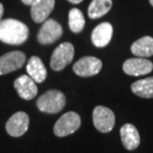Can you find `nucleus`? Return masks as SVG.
<instances>
[{
	"instance_id": "f257e3e1",
	"label": "nucleus",
	"mask_w": 153,
	"mask_h": 153,
	"mask_svg": "<svg viewBox=\"0 0 153 153\" xmlns=\"http://www.w3.org/2000/svg\"><path fill=\"white\" fill-rule=\"evenodd\" d=\"M29 37L26 24L16 19H5L0 22V41L9 45H21Z\"/></svg>"
},
{
	"instance_id": "f03ea898",
	"label": "nucleus",
	"mask_w": 153,
	"mask_h": 153,
	"mask_svg": "<svg viewBox=\"0 0 153 153\" xmlns=\"http://www.w3.org/2000/svg\"><path fill=\"white\" fill-rule=\"evenodd\" d=\"M66 105V97L62 91L50 90L43 94L37 100L38 108L47 114H58Z\"/></svg>"
},
{
	"instance_id": "7ed1b4c3",
	"label": "nucleus",
	"mask_w": 153,
	"mask_h": 153,
	"mask_svg": "<svg viewBox=\"0 0 153 153\" xmlns=\"http://www.w3.org/2000/svg\"><path fill=\"white\" fill-rule=\"evenodd\" d=\"M75 49L73 44L65 42L60 44L55 49L51 57V68L56 72L62 71L65 69L74 59Z\"/></svg>"
},
{
	"instance_id": "20e7f679",
	"label": "nucleus",
	"mask_w": 153,
	"mask_h": 153,
	"mask_svg": "<svg viewBox=\"0 0 153 153\" xmlns=\"http://www.w3.org/2000/svg\"><path fill=\"white\" fill-rule=\"evenodd\" d=\"M81 116L75 111L63 114L54 125V133L58 137H64L76 132L81 126Z\"/></svg>"
},
{
	"instance_id": "39448f33",
	"label": "nucleus",
	"mask_w": 153,
	"mask_h": 153,
	"mask_svg": "<svg viewBox=\"0 0 153 153\" xmlns=\"http://www.w3.org/2000/svg\"><path fill=\"white\" fill-rule=\"evenodd\" d=\"M93 121L94 127L102 133L112 130L115 123V116L111 109L106 106L99 105L93 111Z\"/></svg>"
},
{
	"instance_id": "423d86ee",
	"label": "nucleus",
	"mask_w": 153,
	"mask_h": 153,
	"mask_svg": "<svg viewBox=\"0 0 153 153\" xmlns=\"http://www.w3.org/2000/svg\"><path fill=\"white\" fill-rule=\"evenodd\" d=\"M63 35V28L54 19H47L39 30L37 39L40 44L50 45L59 40Z\"/></svg>"
},
{
	"instance_id": "0eeeda50",
	"label": "nucleus",
	"mask_w": 153,
	"mask_h": 153,
	"mask_svg": "<svg viewBox=\"0 0 153 153\" xmlns=\"http://www.w3.org/2000/svg\"><path fill=\"white\" fill-rule=\"evenodd\" d=\"M26 56L20 51H13L0 57V76L12 73L22 68L25 64Z\"/></svg>"
},
{
	"instance_id": "6e6552de",
	"label": "nucleus",
	"mask_w": 153,
	"mask_h": 153,
	"mask_svg": "<svg viewBox=\"0 0 153 153\" xmlns=\"http://www.w3.org/2000/svg\"><path fill=\"white\" fill-rule=\"evenodd\" d=\"M5 127L6 131L10 136H22L28 130L29 115L24 111H18L8 119Z\"/></svg>"
},
{
	"instance_id": "1a4fd4ad",
	"label": "nucleus",
	"mask_w": 153,
	"mask_h": 153,
	"mask_svg": "<svg viewBox=\"0 0 153 153\" xmlns=\"http://www.w3.org/2000/svg\"><path fill=\"white\" fill-rule=\"evenodd\" d=\"M102 63L96 57H84L76 62L73 70L79 76H91L97 75L102 70Z\"/></svg>"
},
{
	"instance_id": "9d476101",
	"label": "nucleus",
	"mask_w": 153,
	"mask_h": 153,
	"mask_svg": "<svg viewBox=\"0 0 153 153\" xmlns=\"http://www.w3.org/2000/svg\"><path fill=\"white\" fill-rule=\"evenodd\" d=\"M122 69L125 74L138 76L149 74L153 70V64L144 58H132L125 61Z\"/></svg>"
},
{
	"instance_id": "9b49d317",
	"label": "nucleus",
	"mask_w": 153,
	"mask_h": 153,
	"mask_svg": "<svg viewBox=\"0 0 153 153\" xmlns=\"http://www.w3.org/2000/svg\"><path fill=\"white\" fill-rule=\"evenodd\" d=\"M14 88L17 91L18 94L23 100H33L38 94V88L36 82L29 76L23 75L15 79Z\"/></svg>"
},
{
	"instance_id": "f8f14e48",
	"label": "nucleus",
	"mask_w": 153,
	"mask_h": 153,
	"mask_svg": "<svg viewBox=\"0 0 153 153\" xmlns=\"http://www.w3.org/2000/svg\"><path fill=\"white\" fill-rule=\"evenodd\" d=\"M55 8V0H37L31 5V17L34 22L43 23Z\"/></svg>"
},
{
	"instance_id": "ddd939ff",
	"label": "nucleus",
	"mask_w": 153,
	"mask_h": 153,
	"mask_svg": "<svg viewBox=\"0 0 153 153\" xmlns=\"http://www.w3.org/2000/svg\"><path fill=\"white\" fill-rule=\"evenodd\" d=\"M112 32H114V29H112L111 24L108 22L100 23L91 33V42L97 48L105 47L111 42Z\"/></svg>"
},
{
	"instance_id": "4468645a",
	"label": "nucleus",
	"mask_w": 153,
	"mask_h": 153,
	"mask_svg": "<svg viewBox=\"0 0 153 153\" xmlns=\"http://www.w3.org/2000/svg\"><path fill=\"white\" fill-rule=\"evenodd\" d=\"M120 138L122 144L127 150H134L140 144V136L138 130L131 123H126L121 126Z\"/></svg>"
},
{
	"instance_id": "2eb2a0df",
	"label": "nucleus",
	"mask_w": 153,
	"mask_h": 153,
	"mask_svg": "<svg viewBox=\"0 0 153 153\" xmlns=\"http://www.w3.org/2000/svg\"><path fill=\"white\" fill-rule=\"evenodd\" d=\"M27 73L35 82H43L47 78V70L42 60L37 56H33L27 63Z\"/></svg>"
},
{
	"instance_id": "dca6fc26",
	"label": "nucleus",
	"mask_w": 153,
	"mask_h": 153,
	"mask_svg": "<svg viewBox=\"0 0 153 153\" xmlns=\"http://www.w3.org/2000/svg\"><path fill=\"white\" fill-rule=\"evenodd\" d=\"M131 52L140 58L151 57L153 55V38L144 36L138 39L131 45Z\"/></svg>"
},
{
	"instance_id": "f3484780",
	"label": "nucleus",
	"mask_w": 153,
	"mask_h": 153,
	"mask_svg": "<svg viewBox=\"0 0 153 153\" xmlns=\"http://www.w3.org/2000/svg\"><path fill=\"white\" fill-rule=\"evenodd\" d=\"M131 91L137 97L151 99L153 97V76L134 82L131 85Z\"/></svg>"
},
{
	"instance_id": "a211bd4d",
	"label": "nucleus",
	"mask_w": 153,
	"mask_h": 153,
	"mask_svg": "<svg viewBox=\"0 0 153 153\" xmlns=\"http://www.w3.org/2000/svg\"><path fill=\"white\" fill-rule=\"evenodd\" d=\"M112 6L111 0H93L88 9V14L91 19H97L105 15Z\"/></svg>"
},
{
	"instance_id": "6ab92c4d",
	"label": "nucleus",
	"mask_w": 153,
	"mask_h": 153,
	"mask_svg": "<svg viewBox=\"0 0 153 153\" xmlns=\"http://www.w3.org/2000/svg\"><path fill=\"white\" fill-rule=\"evenodd\" d=\"M85 21L82 12L78 8H73L69 12V27L74 33H79L84 30Z\"/></svg>"
},
{
	"instance_id": "aec40b11",
	"label": "nucleus",
	"mask_w": 153,
	"mask_h": 153,
	"mask_svg": "<svg viewBox=\"0 0 153 153\" xmlns=\"http://www.w3.org/2000/svg\"><path fill=\"white\" fill-rule=\"evenodd\" d=\"M24 4L25 5H28V6H31V5H33L34 3L37 1V0H21Z\"/></svg>"
},
{
	"instance_id": "412c9836",
	"label": "nucleus",
	"mask_w": 153,
	"mask_h": 153,
	"mask_svg": "<svg viewBox=\"0 0 153 153\" xmlns=\"http://www.w3.org/2000/svg\"><path fill=\"white\" fill-rule=\"evenodd\" d=\"M3 13H4V8H3V5L2 3H0V22H1V19H2V16H3Z\"/></svg>"
},
{
	"instance_id": "4be33fe9",
	"label": "nucleus",
	"mask_w": 153,
	"mask_h": 153,
	"mask_svg": "<svg viewBox=\"0 0 153 153\" xmlns=\"http://www.w3.org/2000/svg\"><path fill=\"white\" fill-rule=\"evenodd\" d=\"M68 1L73 3V4H79V3H81L82 0H68Z\"/></svg>"
},
{
	"instance_id": "5701e85b",
	"label": "nucleus",
	"mask_w": 153,
	"mask_h": 153,
	"mask_svg": "<svg viewBox=\"0 0 153 153\" xmlns=\"http://www.w3.org/2000/svg\"><path fill=\"white\" fill-rule=\"evenodd\" d=\"M149 2H150V4L153 6V0H149Z\"/></svg>"
}]
</instances>
